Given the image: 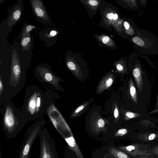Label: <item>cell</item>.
<instances>
[{"instance_id": "1f68e13d", "label": "cell", "mask_w": 158, "mask_h": 158, "mask_svg": "<svg viewBox=\"0 0 158 158\" xmlns=\"http://www.w3.org/2000/svg\"><path fill=\"white\" fill-rule=\"evenodd\" d=\"M138 158H152L149 157L148 156H139Z\"/></svg>"}, {"instance_id": "4316f807", "label": "cell", "mask_w": 158, "mask_h": 158, "mask_svg": "<svg viewBox=\"0 0 158 158\" xmlns=\"http://www.w3.org/2000/svg\"><path fill=\"white\" fill-rule=\"evenodd\" d=\"M135 114L134 113L130 111L127 112L125 114V118H131L134 117Z\"/></svg>"}, {"instance_id": "3957f363", "label": "cell", "mask_w": 158, "mask_h": 158, "mask_svg": "<svg viewBox=\"0 0 158 158\" xmlns=\"http://www.w3.org/2000/svg\"><path fill=\"white\" fill-rule=\"evenodd\" d=\"M45 123L44 119H40L27 129L24 136L18 158H29L33 143Z\"/></svg>"}, {"instance_id": "484cf974", "label": "cell", "mask_w": 158, "mask_h": 158, "mask_svg": "<svg viewBox=\"0 0 158 158\" xmlns=\"http://www.w3.org/2000/svg\"><path fill=\"white\" fill-rule=\"evenodd\" d=\"M150 151L152 154L158 156V145L154 146Z\"/></svg>"}, {"instance_id": "e0dca14e", "label": "cell", "mask_w": 158, "mask_h": 158, "mask_svg": "<svg viewBox=\"0 0 158 158\" xmlns=\"http://www.w3.org/2000/svg\"><path fill=\"white\" fill-rule=\"evenodd\" d=\"M35 28L34 26L28 25L25 26L23 29L22 36L28 35L30 34V31Z\"/></svg>"}, {"instance_id": "cb8c5ba5", "label": "cell", "mask_w": 158, "mask_h": 158, "mask_svg": "<svg viewBox=\"0 0 158 158\" xmlns=\"http://www.w3.org/2000/svg\"><path fill=\"white\" fill-rule=\"evenodd\" d=\"M133 75L134 77L137 80L140 76V72L138 68L135 69L133 71Z\"/></svg>"}, {"instance_id": "9c48e42d", "label": "cell", "mask_w": 158, "mask_h": 158, "mask_svg": "<svg viewBox=\"0 0 158 158\" xmlns=\"http://www.w3.org/2000/svg\"><path fill=\"white\" fill-rule=\"evenodd\" d=\"M115 77L112 73H109L104 76L99 83L97 86L96 93L99 95L105 90L110 88L113 84Z\"/></svg>"}, {"instance_id": "5bb4252c", "label": "cell", "mask_w": 158, "mask_h": 158, "mask_svg": "<svg viewBox=\"0 0 158 158\" xmlns=\"http://www.w3.org/2000/svg\"><path fill=\"white\" fill-rule=\"evenodd\" d=\"M89 104V101H87L78 106L72 113L71 117L72 118H75L80 114L87 107Z\"/></svg>"}, {"instance_id": "ba28073f", "label": "cell", "mask_w": 158, "mask_h": 158, "mask_svg": "<svg viewBox=\"0 0 158 158\" xmlns=\"http://www.w3.org/2000/svg\"><path fill=\"white\" fill-rule=\"evenodd\" d=\"M23 6V2H17L14 6L8 19V27H12L19 20L21 15Z\"/></svg>"}, {"instance_id": "f546056e", "label": "cell", "mask_w": 158, "mask_h": 158, "mask_svg": "<svg viewBox=\"0 0 158 158\" xmlns=\"http://www.w3.org/2000/svg\"><path fill=\"white\" fill-rule=\"evenodd\" d=\"M123 25L126 30H128L129 29L130 27V25L127 22H124L123 23Z\"/></svg>"}, {"instance_id": "4dcf8cb0", "label": "cell", "mask_w": 158, "mask_h": 158, "mask_svg": "<svg viewBox=\"0 0 158 158\" xmlns=\"http://www.w3.org/2000/svg\"><path fill=\"white\" fill-rule=\"evenodd\" d=\"M57 34V32L55 30L52 31L50 33V35L51 37L55 36Z\"/></svg>"}, {"instance_id": "8fae6325", "label": "cell", "mask_w": 158, "mask_h": 158, "mask_svg": "<svg viewBox=\"0 0 158 158\" xmlns=\"http://www.w3.org/2000/svg\"><path fill=\"white\" fill-rule=\"evenodd\" d=\"M109 152L114 158H131L125 152L113 147L109 148Z\"/></svg>"}, {"instance_id": "d4e9b609", "label": "cell", "mask_w": 158, "mask_h": 158, "mask_svg": "<svg viewBox=\"0 0 158 158\" xmlns=\"http://www.w3.org/2000/svg\"><path fill=\"white\" fill-rule=\"evenodd\" d=\"M5 90L4 85L1 78H0V97L1 98L3 95Z\"/></svg>"}, {"instance_id": "836d02e7", "label": "cell", "mask_w": 158, "mask_h": 158, "mask_svg": "<svg viewBox=\"0 0 158 158\" xmlns=\"http://www.w3.org/2000/svg\"></svg>"}, {"instance_id": "44dd1931", "label": "cell", "mask_w": 158, "mask_h": 158, "mask_svg": "<svg viewBox=\"0 0 158 158\" xmlns=\"http://www.w3.org/2000/svg\"><path fill=\"white\" fill-rule=\"evenodd\" d=\"M114 115L115 118L116 123L118 121L119 118V112L118 106L115 105L114 110Z\"/></svg>"}, {"instance_id": "30bf717a", "label": "cell", "mask_w": 158, "mask_h": 158, "mask_svg": "<svg viewBox=\"0 0 158 158\" xmlns=\"http://www.w3.org/2000/svg\"><path fill=\"white\" fill-rule=\"evenodd\" d=\"M65 139L70 148L76 153L78 158H84L73 135L68 138H65Z\"/></svg>"}, {"instance_id": "4fadbf2b", "label": "cell", "mask_w": 158, "mask_h": 158, "mask_svg": "<svg viewBox=\"0 0 158 158\" xmlns=\"http://www.w3.org/2000/svg\"><path fill=\"white\" fill-rule=\"evenodd\" d=\"M21 44L23 50H28L31 45V38L30 34L22 37Z\"/></svg>"}, {"instance_id": "ffe728a7", "label": "cell", "mask_w": 158, "mask_h": 158, "mask_svg": "<svg viewBox=\"0 0 158 158\" xmlns=\"http://www.w3.org/2000/svg\"><path fill=\"white\" fill-rule=\"evenodd\" d=\"M127 132V130L125 128H122L118 130L115 133L116 136H121L125 135Z\"/></svg>"}, {"instance_id": "7a4b0ae2", "label": "cell", "mask_w": 158, "mask_h": 158, "mask_svg": "<svg viewBox=\"0 0 158 158\" xmlns=\"http://www.w3.org/2000/svg\"><path fill=\"white\" fill-rule=\"evenodd\" d=\"M1 113L2 117V130L9 139L16 137L29 121L21 111L16 108L10 100L4 101Z\"/></svg>"}, {"instance_id": "7402d4cb", "label": "cell", "mask_w": 158, "mask_h": 158, "mask_svg": "<svg viewBox=\"0 0 158 158\" xmlns=\"http://www.w3.org/2000/svg\"><path fill=\"white\" fill-rule=\"evenodd\" d=\"M130 93L133 98L135 99V97L136 93V89L135 87L131 82L130 83Z\"/></svg>"}, {"instance_id": "5b68a950", "label": "cell", "mask_w": 158, "mask_h": 158, "mask_svg": "<svg viewBox=\"0 0 158 158\" xmlns=\"http://www.w3.org/2000/svg\"><path fill=\"white\" fill-rule=\"evenodd\" d=\"M35 76L41 82L51 85L53 89L61 91L63 90L60 85L63 80L56 75L49 68L44 66L39 67L35 72Z\"/></svg>"}, {"instance_id": "ac0fdd59", "label": "cell", "mask_w": 158, "mask_h": 158, "mask_svg": "<svg viewBox=\"0 0 158 158\" xmlns=\"http://www.w3.org/2000/svg\"><path fill=\"white\" fill-rule=\"evenodd\" d=\"M105 125L104 120L102 118H99L95 122V126L96 128L100 129L104 128Z\"/></svg>"}, {"instance_id": "2e32d148", "label": "cell", "mask_w": 158, "mask_h": 158, "mask_svg": "<svg viewBox=\"0 0 158 158\" xmlns=\"http://www.w3.org/2000/svg\"><path fill=\"white\" fill-rule=\"evenodd\" d=\"M101 40L104 44L108 46H112L113 45V41L107 36H102L101 38Z\"/></svg>"}, {"instance_id": "9a60e30c", "label": "cell", "mask_w": 158, "mask_h": 158, "mask_svg": "<svg viewBox=\"0 0 158 158\" xmlns=\"http://www.w3.org/2000/svg\"><path fill=\"white\" fill-rule=\"evenodd\" d=\"M138 138L141 140L148 141L158 138V134L154 133L143 134V135L139 136Z\"/></svg>"}, {"instance_id": "52a82bcc", "label": "cell", "mask_w": 158, "mask_h": 158, "mask_svg": "<svg viewBox=\"0 0 158 158\" xmlns=\"http://www.w3.org/2000/svg\"><path fill=\"white\" fill-rule=\"evenodd\" d=\"M30 1L35 15L43 20H48V15L42 1L40 0H31Z\"/></svg>"}, {"instance_id": "8992f818", "label": "cell", "mask_w": 158, "mask_h": 158, "mask_svg": "<svg viewBox=\"0 0 158 158\" xmlns=\"http://www.w3.org/2000/svg\"><path fill=\"white\" fill-rule=\"evenodd\" d=\"M118 149L132 157L152 156V153L147 145L133 143L126 146L118 147Z\"/></svg>"}, {"instance_id": "603a6c76", "label": "cell", "mask_w": 158, "mask_h": 158, "mask_svg": "<svg viewBox=\"0 0 158 158\" xmlns=\"http://www.w3.org/2000/svg\"><path fill=\"white\" fill-rule=\"evenodd\" d=\"M106 17L109 19L116 20L117 19L118 16V15L116 13L114 14L113 13H110L107 14Z\"/></svg>"}, {"instance_id": "f1b7e54d", "label": "cell", "mask_w": 158, "mask_h": 158, "mask_svg": "<svg viewBox=\"0 0 158 158\" xmlns=\"http://www.w3.org/2000/svg\"><path fill=\"white\" fill-rule=\"evenodd\" d=\"M117 70L119 72H122L124 69L123 66L120 64H118L116 65Z\"/></svg>"}, {"instance_id": "d6986e66", "label": "cell", "mask_w": 158, "mask_h": 158, "mask_svg": "<svg viewBox=\"0 0 158 158\" xmlns=\"http://www.w3.org/2000/svg\"><path fill=\"white\" fill-rule=\"evenodd\" d=\"M132 40L134 43L139 46L143 47L144 45L143 40L139 37H135Z\"/></svg>"}, {"instance_id": "7c38bea8", "label": "cell", "mask_w": 158, "mask_h": 158, "mask_svg": "<svg viewBox=\"0 0 158 158\" xmlns=\"http://www.w3.org/2000/svg\"><path fill=\"white\" fill-rule=\"evenodd\" d=\"M66 65L68 69L75 75L80 78L81 77V74L80 69L74 62L71 60H68L66 62Z\"/></svg>"}, {"instance_id": "d6a6232c", "label": "cell", "mask_w": 158, "mask_h": 158, "mask_svg": "<svg viewBox=\"0 0 158 158\" xmlns=\"http://www.w3.org/2000/svg\"><path fill=\"white\" fill-rule=\"evenodd\" d=\"M0 158H2V156L1 150H0Z\"/></svg>"}, {"instance_id": "83f0119b", "label": "cell", "mask_w": 158, "mask_h": 158, "mask_svg": "<svg viewBox=\"0 0 158 158\" xmlns=\"http://www.w3.org/2000/svg\"><path fill=\"white\" fill-rule=\"evenodd\" d=\"M88 2L89 4L92 6H96L98 4V2L95 0H89Z\"/></svg>"}, {"instance_id": "6da1fadb", "label": "cell", "mask_w": 158, "mask_h": 158, "mask_svg": "<svg viewBox=\"0 0 158 158\" xmlns=\"http://www.w3.org/2000/svg\"><path fill=\"white\" fill-rule=\"evenodd\" d=\"M54 93L35 85L27 87L21 111L28 121L40 118L47 113L49 106L58 98Z\"/></svg>"}, {"instance_id": "277c9868", "label": "cell", "mask_w": 158, "mask_h": 158, "mask_svg": "<svg viewBox=\"0 0 158 158\" xmlns=\"http://www.w3.org/2000/svg\"><path fill=\"white\" fill-rule=\"evenodd\" d=\"M38 137L40 152L38 158H58L55 140L46 127L40 130Z\"/></svg>"}]
</instances>
